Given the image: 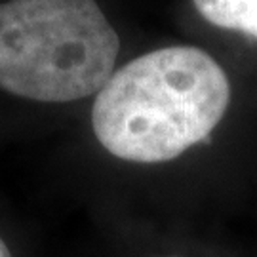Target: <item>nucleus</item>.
I'll return each instance as SVG.
<instances>
[{
    "label": "nucleus",
    "mask_w": 257,
    "mask_h": 257,
    "mask_svg": "<svg viewBox=\"0 0 257 257\" xmlns=\"http://www.w3.org/2000/svg\"><path fill=\"white\" fill-rule=\"evenodd\" d=\"M208 23L240 31L257 40V0H193Z\"/></svg>",
    "instance_id": "nucleus-3"
},
{
    "label": "nucleus",
    "mask_w": 257,
    "mask_h": 257,
    "mask_svg": "<svg viewBox=\"0 0 257 257\" xmlns=\"http://www.w3.org/2000/svg\"><path fill=\"white\" fill-rule=\"evenodd\" d=\"M120 38L95 0L0 4V88L44 103L99 92L112 76Z\"/></svg>",
    "instance_id": "nucleus-2"
},
{
    "label": "nucleus",
    "mask_w": 257,
    "mask_h": 257,
    "mask_svg": "<svg viewBox=\"0 0 257 257\" xmlns=\"http://www.w3.org/2000/svg\"><path fill=\"white\" fill-rule=\"evenodd\" d=\"M229 101V78L208 52L162 48L124 65L97 92L93 134L116 158L168 162L210 141Z\"/></svg>",
    "instance_id": "nucleus-1"
},
{
    "label": "nucleus",
    "mask_w": 257,
    "mask_h": 257,
    "mask_svg": "<svg viewBox=\"0 0 257 257\" xmlns=\"http://www.w3.org/2000/svg\"><path fill=\"white\" fill-rule=\"evenodd\" d=\"M0 257H12L8 246L4 244V240H2V238H0Z\"/></svg>",
    "instance_id": "nucleus-4"
}]
</instances>
